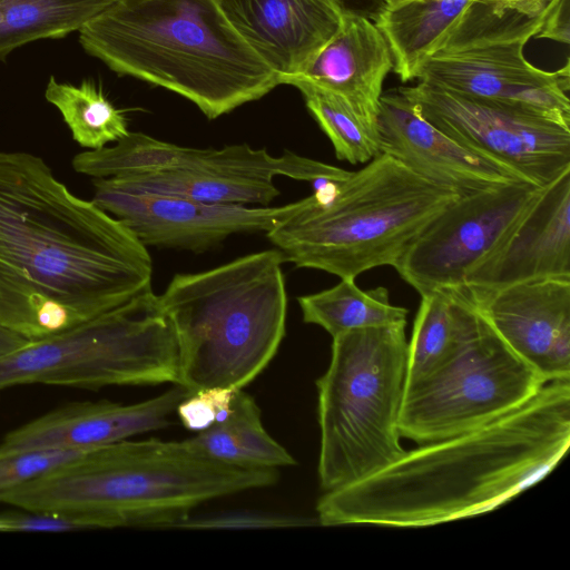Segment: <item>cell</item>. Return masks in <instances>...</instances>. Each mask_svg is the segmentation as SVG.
I'll list each match as a JSON object with an SVG mask.
<instances>
[{
	"label": "cell",
	"mask_w": 570,
	"mask_h": 570,
	"mask_svg": "<svg viewBox=\"0 0 570 570\" xmlns=\"http://www.w3.org/2000/svg\"><path fill=\"white\" fill-rule=\"evenodd\" d=\"M100 179L109 187L124 191L170 195L207 204L266 206L281 193L274 181L178 171H149Z\"/></svg>",
	"instance_id": "cell-26"
},
{
	"label": "cell",
	"mask_w": 570,
	"mask_h": 570,
	"mask_svg": "<svg viewBox=\"0 0 570 570\" xmlns=\"http://www.w3.org/2000/svg\"><path fill=\"white\" fill-rule=\"evenodd\" d=\"M480 321L481 314L464 285L421 295L407 343L406 386L448 361L474 333Z\"/></svg>",
	"instance_id": "cell-22"
},
{
	"label": "cell",
	"mask_w": 570,
	"mask_h": 570,
	"mask_svg": "<svg viewBox=\"0 0 570 570\" xmlns=\"http://www.w3.org/2000/svg\"><path fill=\"white\" fill-rule=\"evenodd\" d=\"M542 187L513 181L460 196L416 236L394 265L420 295L464 284L538 196Z\"/></svg>",
	"instance_id": "cell-12"
},
{
	"label": "cell",
	"mask_w": 570,
	"mask_h": 570,
	"mask_svg": "<svg viewBox=\"0 0 570 570\" xmlns=\"http://www.w3.org/2000/svg\"><path fill=\"white\" fill-rule=\"evenodd\" d=\"M543 278L570 279V169L541 188L463 285L492 291Z\"/></svg>",
	"instance_id": "cell-17"
},
{
	"label": "cell",
	"mask_w": 570,
	"mask_h": 570,
	"mask_svg": "<svg viewBox=\"0 0 570 570\" xmlns=\"http://www.w3.org/2000/svg\"><path fill=\"white\" fill-rule=\"evenodd\" d=\"M338 1L344 6L345 9L355 11L354 7H353L355 0H338Z\"/></svg>",
	"instance_id": "cell-35"
},
{
	"label": "cell",
	"mask_w": 570,
	"mask_h": 570,
	"mask_svg": "<svg viewBox=\"0 0 570 570\" xmlns=\"http://www.w3.org/2000/svg\"><path fill=\"white\" fill-rule=\"evenodd\" d=\"M190 394L183 385L175 384L155 397L134 404L106 400L70 403L10 431L0 442V451L91 450L166 429L170 425L169 416Z\"/></svg>",
	"instance_id": "cell-19"
},
{
	"label": "cell",
	"mask_w": 570,
	"mask_h": 570,
	"mask_svg": "<svg viewBox=\"0 0 570 570\" xmlns=\"http://www.w3.org/2000/svg\"><path fill=\"white\" fill-rule=\"evenodd\" d=\"M465 287L521 360L547 382L570 381V279H533L492 291Z\"/></svg>",
	"instance_id": "cell-15"
},
{
	"label": "cell",
	"mask_w": 570,
	"mask_h": 570,
	"mask_svg": "<svg viewBox=\"0 0 570 570\" xmlns=\"http://www.w3.org/2000/svg\"><path fill=\"white\" fill-rule=\"evenodd\" d=\"M258 405L243 389L235 390L228 415L183 443L194 453L248 469H278L296 464L262 423Z\"/></svg>",
	"instance_id": "cell-23"
},
{
	"label": "cell",
	"mask_w": 570,
	"mask_h": 570,
	"mask_svg": "<svg viewBox=\"0 0 570 570\" xmlns=\"http://www.w3.org/2000/svg\"><path fill=\"white\" fill-rule=\"evenodd\" d=\"M547 383L481 315L448 361L406 386L401 436L425 444L478 429L522 406Z\"/></svg>",
	"instance_id": "cell-9"
},
{
	"label": "cell",
	"mask_w": 570,
	"mask_h": 570,
	"mask_svg": "<svg viewBox=\"0 0 570 570\" xmlns=\"http://www.w3.org/2000/svg\"><path fill=\"white\" fill-rule=\"evenodd\" d=\"M381 1H382L383 6H392V4H395V3H399V2H402L405 0H381Z\"/></svg>",
	"instance_id": "cell-36"
},
{
	"label": "cell",
	"mask_w": 570,
	"mask_h": 570,
	"mask_svg": "<svg viewBox=\"0 0 570 570\" xmlns=\"http://www.w3.org/2000/svg\"><path fill=\"white\" fill-rule=\"evenodd\" d=\"M278 469H248L200 456L183 441L124 440L2 494L20 510L73 515L87 529L178 527L197 505L273 485Z\"/></svg>",
	"instance_id": "cell-4"
},
{
	"label": "cell",
	"mask_w": 570,
	"mask_h": 570,
	"mask_svg": "<svg viewBox=\"0 0 570 570\" xmlns=\"http://www.w3.org/2000/svg\"><path fill=\"white\" fill-rule=\"evenodd\" d=\"M405 325L358 328L333 337L330 365L316 381L317 471L324 491L365 479L405 453L400 442L407 372Z\"/></svg>",
	"instance_id": "cell-7"
},
{
	"label": "cell",
	"mask_w": 570,
	"mask_h": 570,
	"mask_svg": "<svg viewBox=\"0 0 570 570\" xmlns=\"http://www.w3.org/2000/svg\"><path fill=\"white\" fill-rule=\"evenodd\" d=\"M235 390L210 387L196 391L183 400L176 412L183 425L191 431H203L224 420L229 411Z\"/></svg>",
	"instance_id": "cell-30"
},
{
	"label": "cell",
	"mask_w": 570,
	"mask_h": 570,
	"mask_svg": "<svg viewBox=\"0 0 570 570\" xmlns=\"http://www.w3.org/2000/svg\"><path fill=\"white\" fill-rule=\"evenodd\" d=\"M85 529L86 525L79 519L68 514L28 510L0 514L1 532H66Z\"/></svg>",
	"instance_id": "cell-31"
},
{
	"label": "cell",
	"mask_w": 570,
	"mask_h": 570,
	"mask_svg": "<svg viewBox=\"0 0 570 570\" xmlns=\"http://www.w3.org/2000/svg\"><path fill=\"white\" fill-rule=\"evenodd\" d=\"M546 0H405L382 6L375 24L387 40L402 81L414 79L420 63L441 47L449 31L480 4L547 7Z\"/></svg>",
	"instance_id": "cell-21"
},
{
	"label": "cell",
	"mask_w": 570,
	"mask_h": 570,
	"mask_svg": "<svg viewBox=\"0 0 570 570\" xmlns=\"http://www.w3.org/2000/svg\"><path fill=\"white\" fill-rule=\"evenodd\" d=\"M547 10L503 33L442 47L420 63L414 79L465 96L523 106L570 125L569 61L550 72L532 66L523 56Z\"/></svg>",
	"instance_id": "cell-11"
},
{
	"label": "cell",
	"mask_w": 570,
	"mask_h": 570,
	"mask_svg": "<svg viewBox=\"0 0 570 570\" xmlns=\"http://www.w3.org/2000/svg\"><path fill=\"white\" fill-rule=\"evenodd\" d=\"M292 215L266 232L296 267L340 279L393 266L421 230L460 197L380 154L343 180H321Z\"/></svg>",
	"instance_id": "cell-5"
},
{
	"label": "cell",
	"mask_w": 570,
	"mask_h": 570,
	"mask_svg": "<svg viewBox=\"0 0 570 570\" xmlns=\"http://www.w3.org/2000/svg\"><path fill=\"white\" fill-rule=\"evenodd\" d=\"M29 340L0 326V357L22 346Z\"/></svg>",
	"instance_id": "cell-34"
},
{
	"label": "cell",
	"mask_w": 570,
	"mask_h": 570,
	"mask_svg": "<svg viewBox=\"0 0 570 570\" xmlns=\"http://www.w3.org/2000/svg\"><path fill=\"white\" fill-rule=\"evenodd\" d=\"M284 262L266 249L173 277L159 303L176 337V384L238 390L263 372L285 335Z\"/></svg>",
	"instance_id": "cell-6"
},
{
	"label": "cell",
	"mask_w": 570,
	"mask_h": 570,
	"mask_svg": "<svg viewBox=\"0 0 570 570\" xmlns=\"http://www.w3.org/2000/svg\"><path fill=\"white\" fill-rule=\"evenodd\" d=\"M89 450L37 448L0 451V497L83 454Z\"/></svg>",
	"instance_id": "cell-29"
},
{
	"label": "cell",
	"mask_w": 570,
	"mask_h": 570,
	"mask_svg": "<svg viewBox=\"0 0 570 570\" xmlns=\"http://www.w3.org/2000/svg\"><path fill=\"white\" fill-rule=\"evenodd\" d=\"M225 17L278 76L299 75L338 30V0H217Z\"/></svg>",
	"instance_id": "cell-18"
},
{
	"label": "cell",
	"mask_w": 570,
	"mask_h": 570,
	"mask_svg": "<svg viewBox=\"0 0 570 570\" xmlns=\"http://www.w3.org/2000/svg\"><path fill=\"white\" fill-rule=\"evenodd\" d=\"M115 0H0V60L38 39L78 31Z\"/></svg>",
	"instance_id": "cell-25"
},
{
	"label": "cell",
	"mask_w": 570,
	"mask_h": 570,
	"mask_svg": "<svg viewBox=\"0 0 570 570\" xmlns=\"http://www.w3.org/2000/svg\"><path fill=\"white\" fill-rule=\"evenodd\" d=\"M376 132L381 154L460 196L525 181L512 169L468 149L439 130L419 114L399 88L382 94Z\"/></svg>",
	"instance_id": "cell-16"
},
{
	"label": "cell",
	"mask_w": 570,
	"mask_h": 570,
	"mask_svg": "<svg viewBox=\"0 0 570 570\" xmlns=\"http://www.w3.org/2000/svg\"><path fill=\"white\" fill-rule=\"evenodd\" d=\"M570 0H551L543 23L535 38H547L566 45L570 42Z\"/></svg>",
	"instance_id": "cell-33"
},
{
	"label": "cell",
	"mask_w": 570,
	"mask_h": 570,
	"mask_svg": "<svg viewBox=\"0 0 570 570\" xmlns=\"http://www.w3.org/2000/svg\"><path fill=\"white\" fill-rule=\"evenodd\" d=\"M92 200L147 247L204 252L233 234L268 232L304 198L279 207L207 204L184 197L124 191L94 178Z\"/></svg>",
	"instance_id": "cell-14"
},
{
	"label": "cell",
	"mask_w": 570,
	"mask_h": 570,
	"mask_svg": "<svg viewBox=\"0 0 570 570\" xmlns=\"http://www.w3.org/2000/svg\"><path fill=\"white\" fill-rule=\"evenodd\" d=\"M303 321L323 327L332 337L353 330L406 323L409 311L390 302L387 288H360L354 278L297 298Z\"/></svg>",
	"instance_id": "cell-24"
},
{
	"label": "cell",
	"mask_w": 570,
	"mask_h": 570,
	"mask_svg": "<svg viewBox=\"0 0 570 570\" xmlns=\"http://www.w3.org/2000/svg\"><path fill=\"white\" fill-rule=\"evenodd\" d=\"M546 1L550 2L551 0H546Z\"/></svg>",
	"instance_id": "cell-37"
},
{
	"label": "cell",
	"mask_w": 570,
	"mask_h": 570,
	"mask_svg": "<svg viewBox=\"0 0 570 570\" xmlns=\"http://www.w3.org/2000/svg\"><path fill=\"white\" fill-rule=\"evenodd\" d=\"M298 519L278 517V515H264V514H248L235 513L226 515H217L212 518L191 519L188 517L178 527L184 528H238V527H287L299 524Z\"/></svg>",
	"instance_id": "cell-32"
},
{
	"label": "cell",
	"mask_w": 570,
	"mask_h": 570,
	"mask_svg": "<svg viewBox=\"0 0 570 570\" xmlns=\"http://www.w3.org/2000/svg\"><path fill=\"white\" fill-rule=\"evenodd\" d=\"M283 83L301 91L311 115L331 140L337 159L353 165L367 164L381 154L377 136L341 96L298 78H287Z\"/></svg>",
	"instance_id": "cell-28"
},
{
	"label": "cell",
	"mask_w": 570,
	"mask_h": 570,
	"mask_svg": "<svg viewBox=\"0 0 570 570\" xmlns=\"http://www.w3.org/2000/svg\"><path fill=\"white\" fill-rule=\"evenodd\" d=\"M165 382H178V348L151 287L0 357V391L22 384L100 389Z\"/></svg>",
	"instance_id": "cell-8"
},
{
	"label": "cell",
	"mask_w": 570,
	"mask_h": 570,
	"mask_svg": "<svg viewBox=\"0 0 570 570\" xmlns=\"http://www.w3.org/2000/svg\"><path fill=\"white\" fill-rule=\"evenodd\" d=\"M392 68L390 45L377 26L365 14L346 9L335 35L299 75L287 78H298L341 96L377 136L380 98Z\"/></svg>",
	"instance_id": "cell-20"
},
{
	"label": "cell",
	"mask_w": 570,
	"mask_h": 570,
	"mask_svg": "<svg viewBox=\"0 0 570 570\" xmlns=\"http://www.w3.org/2000/svg\"><path fill=\"white\" fill-rule=\"evenodd\" d=\"M78 31L112 71L174 91L209 119L281 85L217 0H115Z\"/></svg>",
	"instance_id": "cell-3"
},
{
	"label": "cell",
	"mask_w": 570,
	"mask_h": 570,
	"mask_svg": "<svg viewBox=\"0 0 570 570\" xmlns=\"http://www.w3.org/2000/svg\"><path fill=\"white\" fill-rule=\"evenodd\" d=\"M45 98L59 110L73 140L88 150L101 149L130 132L124 112L91 81L75 86L50 77Z\"/></svg>",
	"instance_id": "cell-27"
},
{
	"label": "cell",
	"mask_w": 570,
	"mask_h": 570,
	"mask_svg": "<svg viewBox=\"0 0 570 570\" xmlns=\"http://www.w3.org/2000/svg\"><path fill=\"white\" fill-rule=\"evenodd\" d=\"M569 445L570 381H551L483 426L405 451L379 472L325 491L317 520L417 528L474 517L542 480Z\"/></svg>",
	"instance_id": "cell-2"
},
{
	"label": "cell",
	"mask_w": 570,
	"mask_h": 570,
	"mask_svg": "<svg viewBox=\"0 0 570 570\" xmlns=\"http://www.w3.org/2000/svg\"><path fill=\"white\" fill-rule=\"evenodd\" d=\"M72 168L92 178H111L149 171H178L232 179L273 181L276 176L316 183L343 180L351 171L285 150L274 157L246 144L223 149L181 147L142 132H129L112 147L86 150L71 160Z\"/></svg>",
	"instance_id": "cell-13"
},
{
	"label": "cell",
	"mask_w": 570,
	"mask_h": 570,
	"mask_svg": "<svg viewBox=\"0 0 570 570\" xmlns=\"http://www.w3.org/2000/svg\"><path fill=\"white\" fill-rule=\"evenodd\" d=\"M419 114L458 144L544 187L570 169V125L523 106L425 82L400 87Z\"/></svg>",
	"instance_id": "cell-10"
},
{
	"label": "cell",
	"mask_w": 570,
	"mask_h": 570,
	"mask_svg": "<svg viewBox=\"0 0 570 570\" xmlns=\"http://www.w3.org/2000/svg\"><path fill=\"white\" fill-rule=\"evenodd\" d=\"M147 247L39 156L0 150V326L41 338L150 287Z\"/></svg>",
	"instance_id": "cell-1"
}]
</instances>
